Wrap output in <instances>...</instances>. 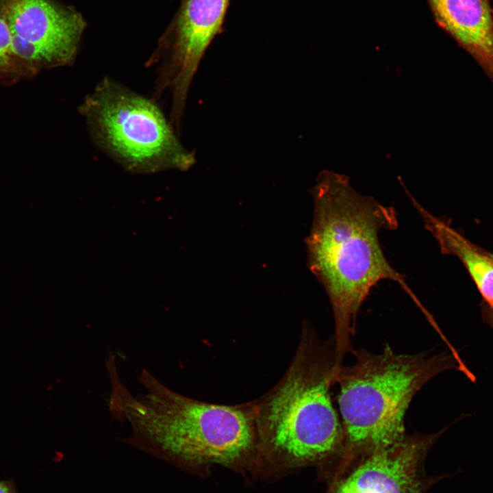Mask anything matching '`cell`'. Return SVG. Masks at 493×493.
Returning a JSON list of instances; mask_svg holds the SVG:
<instances>
[{
    "mask_svg": "<svg viewBox=\"0 0 493 493\" xmlns=\"http://www.w3.org/2000/svg\"><path fill=\"white\" fill-rule=\"evenodd\" d=\"M314 214L306 238L309 269L329 297L334 320L336 368L352 353L359 309L379 282L398 283L419 302L384 255L379 241L381 230L399 226L397 212L372 197L361 194L349 177L323 170L311 190Z\"/></svg>",
    "mask_w": 493,
    "mask_h": 493,
    "instance_id": "1",
    "label": "cell"
},
{
    "mask_svg": "<svg viewBox=\"0 0 493 493\" xmlns=\"http://www.w3.org/2000/svg\"><path fill=\"white\" fill-rule=\"evenodd\" d=\"M110 410L126 420L125 443L190 471L220 465L258 475L259 439L253 401L236 405L204 402L168 388L147 369L138 380L144 388L136 397L110 374Z\"/></svg>",
    "mask_w": 493,
    "mask_h": 493,
    "instance_id": "2",
    "label": "cell"
},
{
    "mask_svg": "<svg viewBox=\"0 0 493 493\" xmlns=\"http://www.w3.org/2000/svg\"><path fill=\"white\" fill-rule=\"evenodd\" d=\"M335 344L303 322L294 355L279 381L253 400L259 439V475L272 477L317 464L342 453L341 420L331 389Z\"/></svg>",
    "mask_w": 493,
    "mask_h": 493,
    "instance_id": "3",
    "label": "cell"
},
{
    "mask_svg": "<svg viewBox=\"0 0 493 493\" xmlns=\"http://www.w3.org/2000/svg\"><path fill=\"white\" fill-rule=\"evenodd\" d=\"M352 364L336 375L344 443L349 459L392 446L406 435L405 417L414 396L453 366L451 356L405 355L386 346L379 353L353 350Z\"/></svg>",
    "mask_w": 493,
    "mask_h": 493,
    "instance_id": "4",
    "label": "cell"
},
{
    "mask_svg": "<svg viewBox=\"0 0 493 493\" xmlns=\"http://www.w3.org/2000/svg\"><path fill=\"white\" fill-rule=\"evenodd\" d=\"M79 111L94 143L130 172L187 170L196 162L153 99L110 77L86 95Z\"/></svg>",
    "mask_w": 493,
    "mask_h": 493,
    "instance_id": "5",
    "label": "cell"
},
{
    "mask_svg": "<svg viewBox=\"0 0 493 493\" xmlns=\"http://www.w3.org/2000/svg\"><path fill=\"white\" fill-rule=\"evenodd\" d=\"M0 16L25 77L75 60L86 23L73 8L54 0H0Z\"/></svg>",
    "mask_w": 493,
    "mask_h": 493,
    "instance_id": "6",
    "label": "cell"
},
{
    "mask_svg": "<svg viewBox=\"0 0 493 493\" xmlns=\"http://www.w3.org/2000/svg\"><path fill=\"white\" fill-rule=\"evenodd\" d=\"M231 0H182L150 62L159 63L156 90L169 91L175 110L186 108L205 51L223 30Z\"/></svg>",
    "mask_w": 493,
    "mask_h": 493,
    "instance_id": "7",
    "label": "cell"
},
{
    "mask_svg": "<svg viewBox=\"0 0 493 493\" xmlns=\"http://www.w3.org/2000/svg\"><path fill=\"white\" fill-rule=\"evenodd\" d=\"M442 432L406 435L400 442L366 455L336 493H414L419 466Z\"/></svg>",
    "mask_w": 493,
    "mask_h": 493,
    "instance_id": "8",
    "label": "cell"
},
{
    "mask_svg": "<svg viewBox=\"0 0 493 493\" xmlns=\"http://www.w3.org/2000/svg\"><path fill=\"white\" fill-rule=\"evenodd\" d=\"M440 27L493 81V12L488 0H428Z\"/></svg>",
    "mask_w": 493,
    "mask_h": 493,
    "instance_id": "9",
    "label": "cell"
},
{
    "mask_svg": "<svg viewBox=\"0 0 493 493\" xmlns=\"http://www.w3.org/2000/svg\"><path fill=\"white\" fill-rule=\"evenodd\" d=\"M400 182L422 218L426 229L438 242L441 252L459 260L483 300L493 309V253L477 246L444 220L431 214L412 195L401 180Z\"/></svg>",
    "mask_w": 493,
    "mask_h": 493,
    "instance_id": "10",
    "label": "cell"
},
{
    "mask_svg": "<svg viewBox=\"0 0 493 493\" xmlns=\"http://www.w3.org/2000/svg\"><path fill=\"white\" fill-rule=\"evenodd\" d=\"M25 77L12 45L10 30L0 16V85L16 82Z\"/></svg>",
    "mask_w": 493,
    "mask_h": 493,
    "instance_id": "11",
    "label": "cell"
},
{
    "mask_svg": "<svg viewBox=\"0 0 493 493\" xmlns=\"http://www.w3.org/2000/svg\"><path fill=\"white\" fill-rule=\"evenodd\" d=\"M0 493H18L14 485V483L11 481H0Z\"/></svg>",
    "mask_w": 493,
    "mask_h": 493,
    "instance_id": "12",
    "label": "cell"
}]
</instances>
